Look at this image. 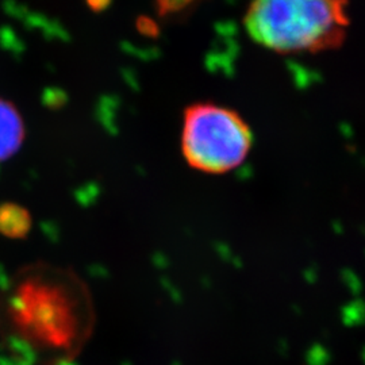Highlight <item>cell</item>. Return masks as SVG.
Masks as SVG:
<instances>
[{
    "instance_id": "6da1fadb",
    "label": "cell",
    "mask_w": 365,
    "mask_h": 365,
    "mask_svg": "<svg viewBox=\"0 0 365 365\" xmlns=\"http://www.w3.org/2000/svg\"><path fill=\"white\" fill-rule=\"evenodd\" d=\"M4 313L18 349L41 365L75 360L95 327L87 283L76 272L53 265H36L19 274Z\"/></svg>"
},
{
    "instance_id": "7a4b0ae2",
    "label": "cell",
    "mask_w": 365,
    "mask_h": 365,
    "mask_svg": "<svg viewBox=\"0 0 365 365\" xmlns=\"http://www.w3.org/2000/svg\"><path fill=\"white\" fill-rule=\"evenodd\" d=\"M348 4V0H252L244 24L253 41L274 52H327L346 38Z\"/></svg>"
},
{
    "instance_id": "3957f363",
    "label": "cell",
    "mask_w": 365,
    "mask_h": 365,
    "mask_svg": "<svg viewBox=\"0 0 365 365\" xmlns=\"http://www.w3.org/2000/svg\"><path fill=\"white\" fill-rule=\"evenodd\" d=\"M253 143L248 123L233 110L196 103L184 111L182 156L195 170L221 175L241 165Z\"/></svg>"
},
{
    "instance_id": "277c9868",
    "label": "cell",
    "mask_w": 365,
    "mask_h": 365,
    "mask_svg": "<svg viewBox=\"0 0 365 365\" xmlns=\"http://www.w3.org/2000/svg\"><path fill=\"white\" fill-rule=\"evenodd\" d=\"M25 123L18 108L0 98V163L13 157L24 144Z\"/></svg>"
},
{
    "instance_id": "5b68a950",
    "label": "cell",
    "mask_w": 365,
    "mask_h": 365,
    "mask_svg": "<svg viewBox=\"0 0 365 365\" xmlns=\"http://www.w3.org/2000/svg\"><path fill=\"white\" fill-rule=\"evenodd\" d=\"M31 227L29 211L18 205L6 203L0 206V233L10 238H22Z\"/></svg>"
},
{
    "instance_id": "8992f818",
    "label": "cell",
    "mask_w": 365,
    "mask_h": 365,
    "mask_svg": "<svg viewBox=\"0 0 365 365\" xmlns=\"http://www.w3.org/2000/svg\"><path fill=\"white\" fill-rule=\"evenodd\" d=\"M194 1L195 0H156L157 9L161 15L180 13Z\"/></svg>"
},
{
    "instance_id": "52a82bcc",
    "label": "cell",
    "mask_w": 365,
    "mask_h": 365,
    "mask_svg": "<svg viewBox=\"0 0 365 365\" xmlns=\"http://www.w3.org/2000/svg\"><path fill=\"white\" fill-rule=\"evenodd\" d=\"M87 3L93 11H102L111 3V0H87Z\"/></svg>"
}]
</instances>
